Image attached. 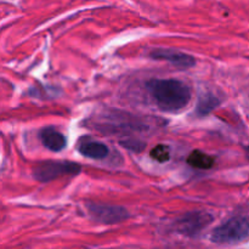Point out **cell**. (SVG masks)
<instances>
[{
  "label": "cell",
  "instance_id": "obj_6",
  "mask_svg": "<svg viewBox=\"0 0 249 249\" xmlns=\"http://www.w3.org/2000/svg\"><path fill=\"white\" fill-rule=\"evenodd\" d=\"M151 58L158 61H167L179 68H191L196 65V58L189 53H180L173 49H155L150 53Z\"/></svg>",
  "mask_w": 249,
  "mask_h": 249
},
{
  "label": "cell",
  "instance_id": "obj_3",
  "mask_svg": "<svg viewBox=\"0 0 249 249\" xmlns=\"http://www.w3.org/2000/svg\"><path fill=\"white\" fill-rule=\"evenodd\" d=\"M79 164L68 160H44L33 168V178L36 181L48 182L65 175H77L80 173Z\"/></svg>",
  "mask_w": 249,
  "mask_h": 249
},
{
  "label": "cell",
  "instance_id": "obj_8",
  "mask_svg": "<svg viewBox=\"0 0 249 249\" xmlns=\"http://www.w3.org/2000/svg\"><path fill=\"white\" fill-rule=\"evenodd\" d=\"M39 138H40L41 143L53 152H60V151L65 150L67 146L66 136L53 126H46V128L41 129L39 131Z\"/></svg>",
  "mask_w": 249,
  "mask_h": 249
},
{
  "label": "cell",
  "instance_id": "obj_11",
  "mask_svg": "<svg viewBox=\"0 0 249 249\" xmlns=\"http://www.w3.org/2000/svg\"><path fill=\"white\" fill-rule=\"evenodd\" d=\"M150 156L158 163H165L170 160V148L167 145H157L151 150Z\"/></svg>",
  "mask_w": 249,
  "mask_h": 249
},
{
  "label": "cell",
  "instance_id": "obj_12",
  "mask_svg": "<svg viewBox=\"0 0 249 249\" xmlns=\"http://www.w3.org/2000/svg\"><path fill=\"white\" fill-rule=\"evenodd\" d=\"M246 156H247V160H249V146L246 147Z\"/></svg>",
  "mask_w": 249,
  "mask_h": 249
},
{
  "label": "cell",
  "instance_id": "obj_7",
  "mask_svg": "<svg viewBox=\"0 0 249 249\" xmlns=\"http://www.w3.org/2000/svg\"><path fill=\"white\" fill-rule=\"evenodd\" d=\"M78 151L84 157L95 160H102L108 156L109 150L105 143L94 140L91 138L80 139L77 145Z\"/></svg>",
  "mask_w": 249,
  "mask_h": 249
},
{
  "label": "cell",
  "instance_id": "obj_4",
  "mask_svg": "<svg viewBox=\"0 0 249 249\" xmlns=\"http://www.w3.org/2000/svg\"><path fill=\"white\" fill-rule=\"evenodd\" d=\"M212 221H213L212 214L206 212H190L175 221L174 228L178 233H181L187 237H196Z\"/></svg>",
  "mask_w": 249,
  "mask_h": 249
},
{
  "label": "cell",
  "instance_id": "obj_5",
  "mask_svg": "<svg viewBox=\"0 0 249 249\" xmlns=\"http://www.w3.org/2000/svg\"><path fill=\"white\" fill-rule=\"evenodd\" d=\"M88 211H89L90 216L94 220L101 224H107V225L121 223V221L129 218L128 211L123 207L89 203L88 204Z\"/></svg>",
  "mask_w": 249,
  "mask_h": 249
},
{
  "label": "cell",
  "instance_id": "obj_2",
  "mask_svg": "<svg viewBox=\"0 0 249 249\" xmlns=\"http://www.w3.org/2000/svg\"><path fill=\"white\" fill-rule=\"evenodd\" d=\"M249 238V216L236 215L213 231L212 242L218 245H233Z\"/></svg>",
  "mask_w": 249,
  "mask_h": 249
},
{
  "label": "cell",
  "instance_id": "obj_10",
  "mask_svg": "<svg viewBox=\"0 0 249 249\" xmlns=\"http://www.w3.org/2000/svg\"><path fill=\"white\" fill-rule=\"evenodd\" d=\"M219 104H220V100H219L216 96H214V95L212 94L203 95V96L199 99L198 105H197V108H196L197 114L201 117L207 116V114L211 113L214 108H216V107L219 106Z\"/></svg>",
  "mask_w": 249,
  "mask_h": 249
},
{
  "label": "cell",
  "instance_id": "obj_9",
  "mask_svg": "<svg viewBox=\"0 0 249 249\" xmlns=\"http://www.w3.org/2000/svg\"><path fill=\"white\" fill-rule=\"evenodd\" d=\"M187 163L191 167L196 168V169H212L215 164V160L212 156L207 155V153L202 152L199 150H195L190 153V156L187 157Z\"/></svg>",
  "mask_w": 249,
  "mask_h": 249
},
{
  "label": "cell",
  "instance_id": "obj_1",
  "mask_svg": "<svg viewBox=\"0 0 249 249\" xmlns=\"http://www.w3.org/2000/svg\"><path fill=\"white\" fill-rule=\"evenodd\" d=\"M156 105L164 112H179L189 105L191 89L178 79H151L146 83Z\"/></svg>",
  "mask_w": 249,
  "mask_h": 249
}]
</instances>
